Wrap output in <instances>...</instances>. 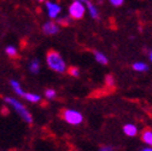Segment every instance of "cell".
Wrapping results in <instances>:
<instances>
[{
  "mask_svg": "<svg viewBox=\"0 0 152 151\" xmlns=\"http://www.w3.org/2000/svg\"><path fill=\"white\" fill-rule=\"evenodd\" d=\"M45 96H46L47 99H54V98L57 97V93H56L54 89H52V88H47V89L45 91Z\"/></svg>",
  "mask_w": 152,
  "mask_h": 151,
  "instance_id": "cell-17",
  "label": "cell"
},
{
  "mask_svg": "<svg viewBox=\"0 0 152 151\" xmlns=\"http://www.w3.org/2000/svg\"><path fill=\"white\" fill-rule=\"evenodd\" d=\"M37 1H39V3H42V1H45V0H37Z\"/></svg>",
  "mask_w": 152,
  "mask_h": 151,
  "instance_id": "cell-25",
  "label": "cell"
},
{
  "mask_svg": "<svg viewBox=\"0 0 152 151\" xmlns=\"http://www.w3.org/2000/svg\"><path fill=\"white\" fill-rule=\"evenodd\" d=\"M46 62H47L48 68L56 73H64L66 70V64H65L63 57L54 50H51L47 52Z\"/></svg>",
  "mask_w": 152,
  "mask_h": 151,
  "instance_id": "cell-1",
  "label": "cell"
},
{
  "mask_svg": "<svg viewBox=\"0 0 152 151\" xmlns=\"http://www.w3.org/2000/svg\"><path fill=\"white\" fill-rule=\"evenodd\" d=\"M148 59L152 61V53H151V51H148Z\"/></svg>",
  "mask_w": 152,
  "mask_h": 151,
  "instance_id": "cell-23",
  "label": "cell"
},
{
  "mask_svg": "<svg viewBox=\"0 0 152 151\" xmlns=\"http://www.w3.org/2000/svg\"><path fill=\"white\" fill-rule=\"evenodd\" d=\"M106 80H107V84L109 85H112L113 84V78L112 76H106Z\"/></svg>",
  "mask_w": 152,
  "mask_h": 151,
  "instance_id": "cell-21",
  "label": "cell"
},
{
  "mask_svg": "<svg viewBox=\"0 0 152 151\" xmlns=\"http://www.w3.org/2000/svg\"><path fill=\"white\" fill-rule=\"evenodd\" d=\"M141 151H152V150H151V147L148 146V147H144V149H142Z\"/></svg>",
  "mask_w": 152,
  "mask_h": 151,
  "instance_id": "cell-22",
  "label": "cell"
},
{
  "mask_svg": "<svg viewBox=\"0 0 152 151\" xmlns=\"http://www.w3.org/2000/svg\"><path fill=\"white\" fill-rule=\"evenodd\" d=\"M141 140L147 144L148 146L152 144V132L150 128H145L142 132H141Z\"/></svg>",
  "mask_w": 152,
  "mask_h": 151,
  "instance_id": "cell-9",
  "label": "cell"
},
{
  "mask_svg": "<svg viewBox=\"0 0 152 151\" xmlns=\"http://www.w3.org/2000/svg\"><path fill=\"white\" fill-rule=\"evenodd\" d=\"M133 69L135 71H146L148 69V67H147V64H145L142 62H137L133 64Z\"/></svg>",
  "mask_w": 152,
  "mask_h": 151,
  "instance_id": "cell-13",
  "label": "cell"
},
{
  "mask_svg": "<svg viewBox=\"0 0 152 151\" xmlns=\"http://www.w3.org/2000/svg\"><path fill=\"white\" fill-rule=\"evenodd\" d=\"M124 0H110V3L113 5V6H121L123 4Z\"/></svg>",
  "mask_w": 152,
  "mask_h": 151,
  "instance_id": "cell-20",
  "label": "cell"
},
{
  "mask_svg": "<svg viewBox=\"0 0 152 151\" xmlns=\"http://www.w3.org/2000/svg\"><path fill=\"white\" fill-rule=\"evenodd\" d=\"M29 70H30L33 74L39 73V70H40V63H39V61L34 59V61L30 63V65H29Z\"/></svg>",
  "mask_w": 152,
  "mask_h": 151,
  "instance_id": "cell-14",
  "label": "cell"
},
{
  "mask_svg": "<svg viewBox=\"0 0 152 151\" xmlns=\"http://www.w3.org/2000/svg\"><path fill=\"white\" fill-rule=\"evenodd\" d=\"M46 9H47V13H48V17L50 18H57L59 15H61V6L58 4H56L53 1H46Z\"/></svg>",
  "mask_w": 152,
  "mask_h": 151,
  "instance_id": "cell-5",
  "label": "cell"
},
{
  "mask_svg": "<svg viewBox=\"0 0 152 151\" xmlns=\"http://www.w3.org/2000/svg\"><path fill=\"white\" fill-rule=\"evenodd\" d=\"M113 150H115V149H113L111 145H103L99 149V151H113Z\"/></svg>",
  "mask_w": 152,
  "mask_h": 151,
  "instance_id": "cell-19",
  "label": "cell"
},
{
  "mask_svg": "<svg viewBox=\"0 0 152 151\" xmlns=\"http://www.w3.org/2000/svg\"><path fill=\"white\" fill-rule=\"evenodd\" d=\"M5 102H6L9 105H11V106L13 108V110H15L17 114L20 115L27 123H31V122H33V117H31V115H30L29 110H27V108H26L21 102H18V100H16V99H13V98H10V97H5Z\"/></svg>",
  "mask_w": 152,
  "mask_h": 151,
  "instance_id": "cell-2",
  "label": "cell"
},
{
  "mask_svg": "<svg viewBox=\"0 0 152 151\" xmlns=\"http://www.w3.org/2000/svg\"><path fill=\"white\" fill-rule=\"evenodd\" d=\"M123 133L128 137H135L138 134V128L135 125H132V123L124 125L123 126Z\"/></svg>",
  "mask_w": 152,
  "mask_h": 151,
  "instance_id": "cell-7",
  "label": "cell"
},
{
  "mask_svg": "<svg viewBox=\"0 0 152 151\" xmlns=\"http://www.w3.org/2000/svg\"><path fill=\"white\" fill-rule=\"evenodd\" d=\"M5 52H6L7 56H10V57H17V54H18L17 48L15 46H7L5 48Z\"/></svg>",
  "mask_w": 152,
  "mask_h": 151,
  "instance_id": "cell-15",
  "label": "cell"
},
{
  "mask_svg": "<svg viewBox=\"0 0 152 151\" xmlns=\"http://www.w3.org/2000/svg\"><path fill=\"white\" fill-rule=\"evenodd\" d=\"M68 71H69V74L71 75V76H74V78H77L80 75V70H79V68H76V67H70L68 69Z\"/></svg>",
  "mask_w": 152,
  "mask_h": 151,
  "instance_id": "cell-18",
  "label": "cell"
},
{
  "mask_svg": "<svg viewBox=\"0 0 152 151\" xmlns=\"http://www.w3.org/2000/svg\"><path fill=\"white\" fill-rule=\"evenodd\" d=\"M77 1H80V3H82V4H85V3L87 1V0H77Z\"/></svg>",
  "mask_w": 152,
  "mask_h": 151,
  "instance_id": "cell-24",
  "label": "cell"
},
{
  "mask_svg": "<svg viewBox=\"0 0 152 151\" xmlns=\"http://www.w3.org/2000/svg\"><path fill=\"white\" fill-rule=\"evenodd\" d=\"M23 97L27 99V100H29L30 103H39L40 102V96H37V94H34V93H26L24 92V94H23Z\"/></svg>",
  "mask_w": 152,
  "mask_h": 151,
  "instance_id": "cell-12",
  "label": "cell"
},
{
  "mask_svg": "<svg viewBox=\"0 0 152 151\" xmlns=\"http://www.w3.org/2000/svg\"><path fill=\"white\" fill-rule=\"evenodd\" d=\"M70 16H62V17H59L58 16V22L57 23H59V24H62V26H69L70 24Z\"/></svg>",
  "mask_w": 152,
  "mask_h": 151,
  "instance_id": "cell-16",
  "label": "cell"
},
{
  "mask_svg": "<svg viewBox=\"0 0 152 151\" xmlns=\"http://www.w3.org/2000/svg\"><path fill=\"white\" fill-rule=\"evenodd\" d=\"M62 117L63 120L69 125H80L83 121V116L80 111H76L72 109H64L62 111Z\"/></svg>",
  "mask_w": 152,
  "mask_h": 151,
  "instance_id": "cell-3",
  "label": "cell"
},
{
  "mask_svg": "<svg viewBox=\"0 0 152 151\" xmlns=\"http://www.w3.org/2000/svg\"><path fill=\"white\" fill-rule=\"evenodd\" d=\"M85 4H87V9H88V12H89V16L93 18V20H98L99 18V11H98L97 6H94L89 0H87Z\"/></svg>",
  "mask_w": 152,
  "mask_h": 151,
  "instance_id": "cell-8",
  "label": "cell"
},
{
  "mask_svg": "<svg viewBox=\"0 0 152 151\" xmlns=\"http://www.w3.org/2000/svg\"><path fill=\"white\" fill-rule=\"evenodd\" d=\"M10 151H17V150H10Z\"/></svg>",
  "mask_w": 152,
  "mask_h": 151,
  "instance_id": "cell-26",
  "label": "cell"
},
{
  "mask_svg": "<svg viewBox=\"0 0 152 151\" xmlns=\"http://www.w3.org/2000/svg\"><path fill=\"white\" fill-rule=\"evenodd\" d=\"M11 87H12V89L16 92V94H18V96H21V97H23V94H24V91H23V88H22V86L20 85V82L18 81H16V80H11Z\"/></svg>",
  "mask_w": 152,
  "mask_h": 151,
  "instance_id": "cell-10",
  "label": "cell"
},
{
  "mask_svg": "<svg viewBox=\"0 0 152 151\" xmlns=\"http://www.w3.org/2000/svg\"><path fill=\"white\" fill-rule=\"evenodd\" d=\"M42 32L47 35H54L59 32V26L56 24V22H47L42 26Z\"/></svg>",
  "mask_w": 152,
  "mask_h": 151,
  "instance_id": "cell-6",
  "label": "cell"
},
{
  "mask_svg": "<svg viewBox=\"0 0 152 151\" xmlns=\"http://www.w3.org/2000/svg\"><path fill=\"white\" fill-rule=\"evenodd\" d=\"M94 58H96V61H97L98 63H100V64H103V65H106L107 62H109L106 56H104L102 52H98V51L94 52Z\"/></svg>",
  "mask_w": 152,
  "mask_h": 151,
  "instance_id": "cell-11",
  "label": "cell"
},
{
  "mask_svg": "<svg viewBox=\"0 0 152 151\" xmlns=\"http://www.w3.org/2000/svg\"><path fill=\"white\" fill-rule=\"evenodd\" d=\"M69 16H70V18H74V20H81V18L85 16L83 4L77 1V0H75L69 7Z\"/></svg>",
  "mask_w": 152,
  "mask_h": 151,
  "instance_id": "cell-4",
  "label": "cell"
}]
</instances>
